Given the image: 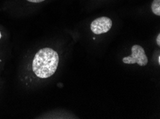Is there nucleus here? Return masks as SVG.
Wrapping results in <instances>:
<instances>
[{"label": "nucleus", "instance_id": "obj_1", "mask_svg": "<svg viewBox=\"0 0 160 119\" xmlns=\"http://www.w3.org/2000/svg\"><path fill=\"white\" fill-rule=\"evenodd\" d=\"M59 63V56L55 50L44 48L39 50L34 57L32 70L36 76L46 79L52 76L56 71Z\"/></svg>", "mask_w": 160, "mask_h": 119}, {"label": "nucleus", "instance_id": "obj_2", "mask_svg": "<svg viewBox=\"0 0 160 119\" xmlns=\"http://www.w3.org/2000/svg\"><path fill=\"white\" fill-rule=\"evenodd\" d=\"M123 62L127 64H138L144 66L148 64V58L145 54L144 49L141 46L134 45L132 48V54L128 57L123 58Z\"/></svg>", "mask_w": 160, "mask_h": 119}, {"label": "nucleus", "instance_id": "obj_3", "mask_svg": "<svg viewBox=\"0 0 160 119\" xmlns=\"http://www.w3.org/2000/svg\"><path fill=\"white\" fill-rule=\"evenodd\" d=\"M112 26V21L106 16H101L92 21L91 30L96 34H101L108 32Z\"/></svg>", "mask_w": 160, "mask_h": 119}, {"label": "nucleus", "instance_id": "obj_4", "mask_svg": "<svg viewBox=\"0 0 160 119\" xmlns=\"http://www.w3.org/2000/svg\"><path fill=\"white\" fill-rule=\"evenodd\" d=\"M152 11L155 15H160V0H154L152 2Z\"/></svg>", "mask_w": 160, "mask_h": 119}, {"label": "nucleus", "instance_id": "obj_5", "mask_svg": "<svg viewBox=\"0 0 160 119\" xmlns=\"http://www.w3.org/2000/svg\"><path fill=\"white\" fill-rule=\"evenodd\" d=\"M27 1L32 2V3H40V2H42L45 0H27Z\"/></svg>", "mask_w": 160, "mask_h": 119}, {"label": "nucleus", "instance_id": "obj_6", "mask_svg": "<svg viewBox=\"0 0 160 119\" xmlns=\"http://www.w3.org/2000/svg\"><path fill=\"white\" fill-rule=\"evenodd\" d=\"M156 39H157V43L158 44V46H160V34H158Z\"/></svg>", "mask_w": 160, "mask_h": 119}, {"label": "nucleus", "instance_id": "obj_7", "mask_svg": "<svg viewBox=\"0 0 160 119\" xmlns=\"http://www.w3.org/2000/svg\"><path fill=\"white\" fill-rule=\"evenodd\" d=\"M2 38V34H1V32H0V39Z\"/></svg>", "mask_w": 160, "mask_h": 119}]
</instances>
